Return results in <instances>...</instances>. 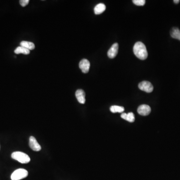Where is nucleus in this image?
<instances>
[{"label": "nucleus", "mask_w": 180, "mask_h": 180, "mask_svg": "<svg viewBox=\"0 0 180 180\" xmlns=\"http://www.w3.org/2000/svg\"><path fill=\"white\" fill-rule=\"evenodd\" d=\"M133 52L135 56L140 60H146L148 57V52L145 45L141 42L136 43L133 48Z\"/></svg>", "instance_id": "1"}, {"label": "nucleus", "mask_w": 180, "mask_h": 180, "mask_svg": "<svg viewBox=\"0 0 180 180\" xmlns=\"http://www.w3.org/2000/svg\"><path fill=\"white\" fill-rule=\"evenodd\" d=\"M12 158L22 164H27L30 162L31 159L27 154L22 152H15L12 154Z\"/></svg>", "instance_id": "2"}, {"label": "nucleus", "mask_w": 180, "mask_h": 180, "mask_svg": "<svg viewBox=\"0 0 180 180\" xmlns=\"http://www.w3.org/2000/svg\"><path fill=\"white\" fill-rule=\"evenodd\" d=\"M28 176V172L24 169H17L12 173L11 176L12 180H21L26 178Z\"/></svg>", "instance_id": "3"}, {"label": "nucleus", "mask_w": 180, "mask_h": 180, "mask_svg": "<svg viewBox=\"0 0 180 180\" xmlns=\"http://www.w3.org/2000/svg\"><path fill=\"white\" fill-rule=\"evenodd\" d=\"M139 88L141 90L147 93H151L152 92H153L154 89L152 84L148 81H143L141 82L139 84Z\"/></svg>", "instance_id": "4"}, {"label": "nucleus", "mask_w": 180, "mask_h": 180, "mask_svg": "<svg viewBox=\"0 0 180 180\" xmlns=\"http://www.w3.org/2000/svg\"><path fill=\"white\" fill-rule=\"evenodd\" d=\"M29 146L30 148L34 151H40L41 150V147L39 144L36 138L33 136H31L29 139Z\"/></svg>", "instance_id": "5"}, {"label": "nucleus", "mask_w": 180, "mask_h": 180, "mask_svg": "<svg viewBox=\"0 0 180 180\" xmlns=\"http://www.w3.org/2000/svg\"><path fill=\"white\" fill-rule=\"evenodd\" d=\"M137 111L139 114L145 116L149 115L150 114L151 112V109L148 105H142L138 107Z\"/></svg>", "instance_id": "6"}, {"label": "nucleus", "mask_w": 180, "mask_h": 180, "mask_svg": "<svg viewBox=\"0 0 180 180\" xmlns=\"http://www.w3.org/2000/svg\"><path fill=\"white\" fill-rule=\"evenodd\" d=\"M90 67V63L86 59H82L79 63V68L81 69L82 72L86 74L88 73Z\"/></svg>", "instance_id": "7"}, {"label": "nucleus", "mask_w": 180, "mask_h": 180, "mask_svg": "<svg viewBox=\"0 0 180 180\" xmlns=\"http://www.w3.org/2000/svg\"><path fill=\"white\" fill-rule=\"evenodd\" d=\"M119 45L118 43H115L112 45L108 52V56L110 58L113 59L116 57L118 53Z\"/></svg>", "instance_id": "8"}, {"label": "nucleus", "mask_w": 180, "mask_h": 180, "mask_svg": "<svg viewBox=\"0 0 180 180\" xmlns=\"http://www.w3.org/2000/svg\"><path fill=\"white\" fill-rule=\"evenodd\" d=\"M76 97L77 100L80 103L82 104L85 103V102H86L85 93L83 90L79 89L76 91Z\"/></svg>", "instance_id": "9"}, {"label": "nucleus", "mask_w": 180, "mask_h": 180, "mask_svg": "<svg viewBox=\"0 0 180 180\" xmlns=\"http://www.w3.org/2000/svg\"><path fill=\"white\" fill-rule=\"evenodd\" d=\"M121 117L123 119L127 121L128 122H131V123H133L135 121L134 114L132 112H130L128 114L123 113L121 116Z\"/></svg>", "instance_id": "10"}, {"label": "nucleus", "mask_w": 180, "mask_h": 180, "mask_svg": "<svg viewBox=\"0 0 180 180\" xmlns=\"http://www.w3.org/2000/svg\"><path fill=\"white\" fill-rule=\"evenodd\" d=\"M106 6L103 3H100L96 5L94 8V13L96 15H100L106 10Z\"/></svg>", "instance_id": "11"}, {"label": "nucleus", "mask_w": 180, "mask_h": 180, "mask_svg": "<svg viewBox=\"0 0 180 180\" xmlns=\"http://www.w3.org/2000/svg\"><path fill=\"white\" fill-rule=\"evenodd\" d=\"M20 45L22 47L27 49L28 50H34L35 48V44L33 43L28 42V41H22L20 43Z\"/></svg>", "instance_id": "12"}, {"label": "nucleus", "mask_w": 180, "mask_h": 180, "mask_svg": "<svg viewBox=\"0 0 180 180\" xmlns=\"http://www.w3.org/2000/svg\"><path fill=\"white\" fill-rule=\"evenodd\" d=\"M14 52L16 54H23L24 55H28L30 53V51L27 49L25 48L22 47V46H19L14 51Z\"/></svg>", "instance_id": "13"}, {"label": "nucleus", "mask_w": 180, "mask_h": 180, "mask_svg": "<svg viewBox=\"0 0 180 180\" xmlns=\"http://www.w3.org/2000/svg\"><path fill=\"white\" fill-rule=\"evenodd\" d=\"M171 36L172 37L180 41V30L179 28L177 27L173 28L172 29L170 32Z\"/></svg>", "instance_id": "14"}, {"label": "nucleus", "mask_w": 180, "mask_h": 180, "mask_svg": "<svg viewBox=\"0 0 180 180\" xmlns=\"http://www.w3.org/2000/svg\"><path fill=\"white\" fill-rule=\"evenodd\" d=\"M124 110V108L122 106H112L110 107L111 112L113 113H123Z\"/></svg>", "instance_id": "15"}, {"label": "nucleus", "mask_w": 180, "mask_h": 180, "mask_svg": "<svg viewBox=\"0 0 180 180\" xmlns=\"http://www.w3.org/2000/svg\"><path fill=\"white\" fill-rule=\"evenodd\" d=\"M134 4L139 6H143L145 4L146 1L145 0H133Z\"/></svg>", "instance_id": "16"}, {"label": "nucleus", "mask_w": 180, "mask_h": 180, "mask_svg": "<svg viewBox=\"0 0 180 180\" xmlns=\"http://www.w3.org/2000/svg\"><path fill=\"white\" fill-rule=\"evenodd\" d=\"M20 5H21L22 6L24 7L26 6L27 5H28L29 3V0H20Z\"/></svg>", "instance_id": "17"}, {"label": "nucleus", "mask_w": 180, "mask_h": 180, "mask_svg": "<svg viewBox=\"0 0 180 180\" xmlns=\"http://www.w3.org/2000/svg\"><path fill=\"white\" fill-rule=\"evenodd\" d=\"M174 2L175 3V4H178L180 2V1L179 0H174Z\"/></svg>", "instance_id": "18"}]
</instances>
